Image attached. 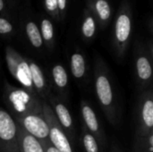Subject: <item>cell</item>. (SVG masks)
I'll use <instances>...</instances> for the list:
<instances>
[{
  "instance_id": "6da1fadb",
  "label": "cell",
  "mask_w": 153,
  "mask_h": 152,
  "mask_svg": "<svg viewBox=\"0 0 153 152\" xmlns=\"http://www.w3.org/2000/svg\"><path fill=\"white\" fill-rule=\"evenodd\" d=\"M93 74L95 92L99 104L108 121L116 126L118 123V106L109 69L103 61L98 60L95 63Z\"/></svg>"
},
{
  "instance_id": "7a4b0ae2",
  "label": "cell",
  "mask_w": 153,
  "mask_h": 152,
  "mask_svg": "<svg viewBox=\"0 0 153 152\" xmlns=\"http://www.w3.org/2000/svg\"><path fill=\"white\" fill-rule=\"evenodd\" d=\"M3 96L13 120L30 114L43 113V100L38 95L30 94L7 82H4Z\"/></svg>"
},
{
  "instance_id": "3957f363",
  "label": "cell",
  "mask_w": 153,
  "mask_h": 152,
  "mask_svg": "<svg viewBox=\"0 0 153 152\" xmlns=\"http://www.w3.org/2000/svg\"><path fill=\"white\" fill-rule=\"evenodd\" d=\"M135 136H145L153 130V93L152 88L140 95L135 108Z\"/></svg>"
},
{
  "instance_id": "277c9868",
  "label": "cell",
  "mask_w": 153,
  "mask_h": 152,
  "mask_svg": "<svg viewBox=\"0 0 153 152\" xmlns=\"http://www.w3.org/2000/svg\"><path fill=\"white\" fill-rule=\"evenodd\" d=\"M5 59L10 73L19 82L21 88L30 94H36L32 85L28 60L23 58L12 47L6 48Z\"/></svg>"
},
{
  "instance_id": "5b68a950",
  "label": "cell",
  "mask_w": 153,
  "mask_h": 152,
  "mask_svg": "<svg viewBox=\"0 0 153 152\" xmlns=\"http://www.w3.org/2000/svg\"><path fill=\"white\" fill-rule=\"evenodd\" d=\"M43 115L48 128V139L51 144L61 152H73V149L64 129L56 119L48 102L43 100Z\"/></svg>"
},
{
  "instance_id": "8992f818",
  "label": "cell",
  "mask_w": 153,
  "mask_h": 152,
  "mask_svg": "<svg viewBox=\"0 0 153 152\" xmlns=\"http://www.w3.org/2000/svg\"><path fill=\"white\" fill-rule=\"evenodd\" d=\"M0 152H19L16 123L0 107Z\"/></svg>"
},
{
  "instance_id": "52a82bcc",
  "label": "cell",
  "mask_w": 153,
  "mask_h": 152,
  "mask_svg": "<svg viewBox=\"0 0 153 152\" xmlns=\"http://www.w3.org/2000/svg\"><path fill=\"white\" fill-rule=\"evenodd\" d=\"M22 129L32 135L38 141H47L48 139V128L43 113L30 114L14 120Z\"/></svg>"
},
{
  "instance_id": "ba28073f",
  "label": "cell",
  "mask_w": 153,
  "mask_h": 152,
  "mask_svg": "<svg viewBox=\"0 0 153 152\" xmlns=\"http://www.w3.org/2000/svg\"><path fill=\"white\" fill-rule=\"evenodd\" d=\"M81 115L82 118V124L86 129L94 136L99 145L105 146L106 144V136L104 131L102 130L98 116L93 110L92 107L86 101H81Z\"/></svg>"
},
{
  "instance_id": "9c48e42d",
  "label": "cell",
  "mask_w": 153,
  "mask_h": 152,
  "mask_svg": "<svg viewBox=\"0 0 153 152\" xmlns=\"http://www.w3.org/2000/svg\"><path fill=\"white\" fill-rule=\"evenodd\" d=\"M48 99L49 101L48 105L52 108L56 119L58 120L59 124L64 129L68 140L74 141V124L68 108L63 104V102H61V100L57 97H53L50 95Z\"/></svg>"
},
{
  "instance_id": "30bf717a",
  "label": "cell",
  "mask_w": 153,
  "mask_h": 152,
  "mask_svg": "<svg viewBox=\"0 0 153 152\" xmlns=\"http://www.w3.org/2000/svg\"><path fill=\"white\" fill-rule=\"evenodd\" d=\"M135 78L138 86L143 91L151 89L152 82V62L145 54H139L135 59Z\"/></svg>"
},
{
  "instance_id": "8fae6325",
  "label": "cell",
  "mask_w": 153,
  "mask_h": 152,
  "mask_svg": "<svg viewBox=\"0 0 153 152\" xmlns=\"http://www.w3.org/2000/svg\"><path fill=\"white\" fill-rule=\"evenodd\" d=\"M29 68L30 72L32 85L36 94L44 101L50 96V88L47 82V79L40 69V67L34 62L28 60Z\"/></svg>"
},
{
  "instance_id": "7c38bea8",
  "label": "cell",
  "mask_w": 153,
  "mask_h": 152,
  "mask_svg": "<svg viewBox=\"0 0 153 152\" xmlns=\"http://www.w3.org/2000/svg\"><path fill=\"white\" fill-rule=\"evenodd\" d=\"M16 127L19 152H45L41 143L36 138L28 133L18 124H16Z\"/></svg>"
},
{
  "instance_id": "4fadbf2b",
  "label": "cell",
  "mask_w": 153,
  "mask_h": 152,
  "mask_svg": "<svg viewBox=\"0 0 153 152\" xmlns=\"http://www.w3.org/2000/svg\"><path fill=\"white\" fill-rule=\"evenodd\" d=\"M130 33L131 21L126 14H121L116 23V39L118 49L125 50V46L130 37Z\"/></svg>"
},
{
  "instance_id": "5bb4252c",
  "label": "cell",
  "mask_w": 153,
  "mask_h": 152,
  "mask_svg": "<svg viewBox=\"0 0 153 152\" xmlns=\"http://www.w3.org/2000/svg\"><path fill=\"white\" fill-rule=\"evenodd\" d=\"M71 73L77 80H82L86 75V62L81 53H74L70 62Z\"/></svg>"
},
{
  "instance_id": "9a60e30c",
  "label": "cell",
  "mask_w": 153,
  "mask_h": 152,
  "mask_svg": "<svg viewBox=\"0 0 153 152\" xmlns=\"http://www.w3.org/2000/svg\"><path fill=\"white\" fill-rule=\"evenodd\" d=\"M51 76L56 88L60 91H65L68 86V75L65 67L62 65H56L51 69Z\"/></svg>"
},
{
  "instance_id": "2e32d148",
  "label": "cell",
  "mask_w": 153,
  "mask_h": 152,
  "mask_svg": "<svg viewBox=\"0 0 153 152\" xmlns=\"http://www.w3.org/2000/svg\"><path fill=\"white\" fill-rule=\"evenodd\" d=\"M133 151L153 152V130L145 136H135Z\"/></svg>"
},
{
  "instance_id": "e0dca14e",
  "label": "cell",
  "mask_w": 153,
  "mask_h": 152,
  "mask_svg": "<svg viewBox=\"0 0 153 152\" xmlns=\"http://www.w3.org/2000/svg\"><path fill=\"white\" fill-rule=\"evenodd\" d=\"M82 142L84 152H100V145L94 136L82 125Z\"/></svg>"
},
{
  "instance_id": "ac0fdd59",
  "label": "cell",
  "mask_w": 153,
  "mask_h": 152,
  "mask_svg": "<svg viewBox=\"0 0 153 152\" xmlns=\"http://www.w3.org/2000/svg\"><path fill=\"white\" fill-rule=\"evenodd\" d=\"M26 33H27V36L29 38V40L30 42L31 43V45L34 47H40L42 46V43H43V39L41 38V34L39 30V28L38 26L32 22H30L27 23L26 25Z\"/></svg>"
},
{
  "instance_id": "d6986e66",
  "label": "cell",
  "mask_w": 153,
  "mask_h": 152,
  "mask_svg": "<svg viewBox=\"0 0 153 152\" xmlns=\"http://www.w3.org/2000/svg\"><path fill=\"white\" fill-rule=\"evenodd\" d=\"M40 34H41L42 39L46 40L47 42L51 41L53 39V36H54L53 25L47 19H44L41 22V33Z\"/></svg>"
},
{
  "instance_id": "ffe728a7",
  "label": "cell",
  "mask_w": 153,
  "mask_h": 152,
  "mask_svg": "<svg viewBox=\"0 0 153 152\" xmlns=\"http://www.w3.org/2000/svg\"><path fill=\"white\" fill-rule=\"evenodd\" d=\"M96 9L101 20L107 21L110 16V8L107 1L98 0L96 3Z\"/></svg>"
},
{
  "instance_id": "44dd1931",
  "label": "cell",
  "mask_w": 153,
  "mask_h": 152,
  "mask_svg": "<svg viewBox=\"0 0 153 152\" xmlns=\"http://www.w3.org/2000/svg\"><path fill=\"white\" fill-rule=\"evenodd\" d=\"M82 33L88 39L93 37L95 33V22L91 17H88L84 21L82 24Z\"/></svg>"
},
{
  "instance_id": "7402d4cb",
  "label": "cell",
  "mask_w": 153,
  "mask_h": 152,
  "mask_svg": "<svg viewBox=\"0 0 153 152\" xmlns=\"http://www.w3.org/2000/svg\"><path fill=\"white\" fill-rule=\"evenodd\" d=\"M13 30L12 24L5 19L0 18V34L10 33Z\"/></svg>"
},
{
  "instance_id": "603a6c76",
  "label": "cell",
  "mask_w": 153,
  "mask_h": 152,
  "mask_svg": "<svg viewBox=\"0 0 153 152\" xmlns=\"http://www.w3.org/2000/svg\"><path fill=\"white\" fill-rule=\"evenodd\" d=\"M39 142L41 143L42 147L44 148L45 152H61L59 151L57 149H56V148L51 144V142H50L49 140H47V141H39Z\"/></svg>"
},
{
  "instance_id": "cb8c5ba5",
  "label": "cell",
  "mask_w": 153,
  "mask_h": 152,
  "mask_svg": "<svg viewBox=\"0 0 153 152\" xmlns=\"http://www.w3.org/2000/svg\"><path fill=\"white\" fill-rule=\"evenodd\" d=\"M46 6L49 11H54L57 7L56 0H46Z\"/></svg>"
},
{
  "instance_id": "d4e9b609",
  "label": "cell",
  "mask_w": 153,
  "mask_h": 152,
  "mask_svg": "<svg viewBox=\"0 0 153 152\" xmlns=\"http://www.w3.org/2000/svg\"><path fill=\"white\" fill-rule=\"evenodd\" d=\"M57 1V6L59 7L60 10H64L65 8L66 4V0H56Z\"/></svg>"
},
{
  "instance_id": "484cf974",
  "label": "cell",
  "mask_w": 153,
  "mask_h": 152,
  "mask_svg": "<svg viewBox=\"0 0 153 152\" xmlns=\"http://www.w3.org/2000/svg\"><path fill=\"white\" fill-rule=\"evenodd\" d=\"M111 152H121V151H120V149L117 146H113Z\"/></svg>"
},
{
  "instance_id": "4316f807",
  "label": "cell",
  "mask_w": 153,
  "mask_h": 152,
  "mask_svg": "<svg viewBox=\"0 0 153 152\" xmlns=\"http://www.w3.org/2000/svg\"><path fill=\"white\" fill-rule=\"evenodd\" d=\"M4 7V3H3V0H0V11L3 9Z\"/></svg>"
},
{
  "instance_id": "83f0119b",
  "label": "cell",
  "mask_w": 153,
  "mask_h": 152,
  "mask_svg": "<svg viewBox=\"0 0 153 152\" xmlns=\"http://www.w3.org/2000/svg\"><path fill=\"white\" fill-rule=\"evenodd\" d=\"M133 152H137V151H133Z\"/></svg>"
}]
</instances>
